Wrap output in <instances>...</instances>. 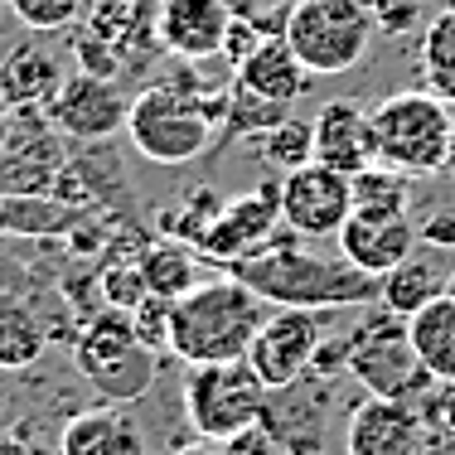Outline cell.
<instances>
[{
  "label": "cell",
  "instance_id": "1",
  "mask_svg": "<svg viewBox=\"0 0 455 455\" xmlns=\"http://www.w3.org/2000/svg\"><path fill=\"white\" fill-rule=\"evenodd\" d=\"M243 286H252L267 306L286 310H359V306H383V281L359 272L344 257H320L296 243L291 228H281L267 252L228 267Z\"/></svg>",
  "mask_w": 455,
  "mask_h": 455
},
{
  "label": "cell",
  "instance_id": "2",
  "mask_svg": "<svg viewBox=\"0 0 455 455\" xmlns=\"http://www.w3.org/2000/svg\"><path fill=\"white\" fill-rule=\"evenodd\" d=\"M267 315H272V306L237 276L223 272L213 281H199L170 310V354L184 368L247 359V344H252V334L262 330Z\"/></svg>",
  "mask_w": 455,
  "mask_h": 455
},
{
  "label": "cell",
  "instance_id": "3",
  "mask_svg": "<svg viewBox=\"0 0 455 455\" xmlns=\"http://www.w3.org/2000/svg\"><path fill=\"white\" fill-rule=\"evenodd\" d=\"M223 97H209L189 88V78L180 83H150L132 97V116H126V136H132L136 156H146L150 165H194L204 150L219 140L223 126Z\"/></svg>",
  "mask_w": 455,
  "mask_h": 455
},
{
  "label": "cell",
  "instance_id": "4",
  "mask_svg": "<svg viewBox=\"0 0 455 455\" xmlns=\"http://www.w3.org/2000/svg\"><path fill=\"white\" fill-rule=\"evenodd\" d=\"M373 116V150L378 165L403 170V175L421 180V175H441L455 156V122L451 107L436 92H393L378 107H368Z\"/></svg>",
  "mask_w": 455,
  "mask_h": 455
},
{
  "label": "cell",
  "instance_id": "5",
  "mask_svg": "<svg viewBox=\"0 0 455 455\" xmlns=\"http://www.w3.org/2000/svg\"><path fill=\"white\" fill-rule=\"evenodd\" d=\"M73 368L92 383V393L112 407H132L150 393L160 373V354L146 349L132 324V310H112L83 320L73 334Z\"/></svg>",
  "mask_w": 455,
  "mask_h": 455
},
{
  "label": "cell",
  "instance_id": "6",
  "mask_svg": "<svg viewBox=\"0 0 455 455\" xmlns=\"http://www.w3.org/2000/svg\"><path fill=\"white\" fill-rule=\"evenodd\" d=\"M373 15L363 0H296L286 5V25L281 39L291 44L310 78H339V73L359 68L373 49Z\"/></svg>",
  "mask_w": 455,
  "mask_h": 455
},
{
  "label": "cell",
  "instance_id": "7",
  "mask_svg": "<svg viewBox=\"0 0 455 455\" xmlns=\"http://www.w3.org/2000/svg\"><path fill=\"white\" fill-rule=\"evenodd\" d=\"M267 403H272V387L252 373L247 359L194 363L184 373V417L204 441H228L257 427L267 417Z\"/></svg>",
  "mask_w": 455,
  "mask_h": 455
},
{
  "label": "cell",
  "instance_id": "8",
  "mask_svg": "<svg viewBox=\"0 0 455 455\" xmlns=\"http://www.w3.org/2000/svg\"><path fill=\"white\" fill-rule=\"evenodd\" d=\"M349 373L368 397H403L417 403L421 393L436 387V378L421 368L417 349H411L407 320L378 306L363 324L349 330Z\"/></svg>",
  "mask_w": 455,
  "mask_h": 455
},
{
  "label": "cell",
  "instance_id": "9",
  "mask_svg": "<svg viewBox=\"0 0 455 455\" xmlns=\"http://www.w3.org/2000/svg\"><path fill=\"white\" fill-rule=\"evenodd\" d=\"M281 228H286V219H281V180L276 184H257V189H247V194L223 199L219 219L209 223V233L199 237L194 252H199L204 262H213V267L228 272V267L267 252V247L276 243Z\"/></svg>",
  "mask_w": 455,
  "mask_h": 455
},
{
  "label": "cell",
  "instance_id": "10",
  "mask_svg": "<svg viewBox=\"0 0 455 455\" xmlns=\"http://www.w3.org/2000/svg\"><path fill=\"white\" fill-rule=\"evenodd\" d=\"M324 315H330V310H286V306L276 310L272 306V315H267L262 330L252 334L247 363H252V373L262 378L272 393L300 383V378L310 373V363H315V354L324 344Z\"/></svg>",
  "mask_w": 455,
  "mask_h": 455
},
{
  "label": "cell",
  "instance_id": "11",
  "mask_svg": "<svg viewBox=\"0 0 455 455\" xmlns=\"http://www.w3.org/2000/svg\"><path fill=\"white\" fill-rule=\"evenodd\" d=\"M354 209V175H339L320 160L281 175V219L296 237H339Z\"/></svg>",
  "mask_w": 455,
  "mask_h": 455
},
{
  "label": "cell",
  "instance_id": "12",
  "mask_svg": "<svg viewBox=\"0 0 455 455\" xmlns=\"http://www.w3.org/2000/svg\"><path fill=\"white\" fill-rule=\"evenodd\" d=\"M44 116H49L53 132H63L73 140H107V136L126 132L132 97L116 88V78L73 73V78H63L53 88V97L44 102Z\"/></svg>",
  "mask_w": 455,
  "mask_h": 455
},
{
  "label": "cell",
  "instance_id": "13",
  "mask_svg": "<svg viewBox=\"0 0 455 455\" xmlns=\"http://www.w3.org/2000/svg\"><path fill=\"white\" fill-rule=\"evenodd\" d=\"M417 243H421V228L411 223V213L354 209L349 223L339 228V257L378 281L393 272V267H403L407 257H417Z\"/></svg>",
  "mask_w": 455,
  "mask_h": 455
},
{
  "label": "cell",
  "instance_id": "14",
  "mask_svg": "<svg viewBox=\"0 0 455 455\" xmlns=\"http://www.w3.org/2000/svg\"><path fill=\"white\" fill-rule=\"evenodd\" d=\"M427 417L403 397H363L344 421V455H421Z\"/></svg>",
  "mask_w": 455,
  "mask_h": 455
},
{
  "label": "cell",
  "instance_id": "15",
  "mask_svg": "<svg viewBox=\"0 0 455 455\" xmlns=\"http://www.w3.org/2000/svg\"><path fill=\"white\" fill-rule=\"evenodd\" d=\"M233 20L228 0H156V44L184 63L219 59Z\"/></svg>",
  "mask_w": 455,
  "mask_h": 455
},
{
  "label": "cell",
  "instance_id": "16",
  "mask_svg": "<svg viewBox=\"0 0 455 455\" xmlns=\"http://www.w3.org/2000/svg\"><path fill=\"white\" fill-rule=\"evenodd\" d=\"M310 122H315V160L320 165L339 170V175H359V170L378 165L368 107L349 102V97H334V102H324Z\"/></svg>",
  "mask_w": 455,
  "mask_h": 455
},
{
  "label": "cell",
  "instance_id": "17",
  "mask_svg": "<svg viewBox=\"0 0 455 455\" xmlns=\"http://www.w3.org/2000/svg\"><path fill=\"white\" fill-rule=\"evenodd\" d=\"M59 455H150L146 431L126 417V407H88L63 421Z\"/></svg>",
  "mask_w": 455,
  "mask_h": 455
},
{
  "label": "cell",
  "instance_id": "18",
  "mask_svg": "<svg viewBox=\"0 0 455 455\" xmlns=\"http://www.w3.org/2000/svg\"><path fill=\"white\" fill-rule=\"evenodd\" d=\"M233 83H237V88H247V92H257V97H267V102L296 107L300 97H306V88H310V73H306V63L291 53L286 39L267 35L262 44H257L233 68Z\"/></svg>",
  "mask_w": 455,
  "mask_h": 455
},
{
  "label": "cell",
  "instance_id": "19",
  "mask_svg": "<svg viewBox=\"0 0 455 455\" xmlns=\"http://www.w3.org/2000/svg\"><path fill=\"white\" fill-rule=\"evenodd\" d=\"M411 349H417L421 368H427L436 383H455V296H436L431 306H421L407 320Z\"/></svg>",
  "mask_w": 455,
  "mask_h": 455
},
{
  "label": "cell",
  "instance_id": "20",
  "mask_svg": "<svg viewBox=\"0 0 455 455\" xmlns=\"http://www.w3.org/2000/svg\"><path fill=\"white\" fill-rule=\"evenodd\" d=\"M49 349V324L35 315V306L10 291H0V373L39 363Z\"/></svg>",
  "mask_w": 455,
  "mask_h": 455
},
{
  "label": "cell",
  "instance_id": "21",
  "mask_svg": "<svg viewBox=\"0 0 455 455\" xmlns=\"http://www.w3.org/2000/svg\"><path fill=\"white\" fill-rule=\"evenodd\" d=\"M59 88V68L39 44H20L0 68V97L15 107H44Z\"/></svg>",
  "mask_w": 455,
  "mask_h": 455
},
{
  "label": "cell",
  "instance_id": "22",
  "mask_svg": "<svg viewBox=\"0 0 455 455\" xmlns=\"http://www.w3.org/2000/svg\"><path fill=\"white\" fill-rule=\"evenodd\" d=\"M446 272H441L436 262H427V257H407L403 267H393V272L383 276V310H393V315L411 320L421 306H431L436 296H446Z\"/></svg>",
  "mask_w": 455,
  "mask_h": 455
},
{
  "label": "cell",
  "instance_id": "23",
  "mask_svg": "<svg viewBox=\"0 0 455 455\" xmlns=\"http://www.w3.org/2000/svg\"><path fill=\"white\" fill-rule=\"evenodd\" d=\"M140 272H146V286L150 296H165V300H180L189 296L194 286H199V252H194L189 243H156L140 252Z\"/></svg>",
  "mask_w": 455,
  "mask_h": 455
},
{
  "label": "cell",
  "instance_id": "24",
  "mask_svg": "<svg viewBox=\"0 0 455 455\" xmlns=\"http://www.w3.org/2000/svg\"><path fill=\"white\" fill-rule=\"evenodd\" d=\"M291 116L286 102H267V97L247 92V88H228V107H223V132L228 136H267L272 126H281Z\"/></svg>",
  "mask_w": 455,
  "mask_h": 455
},
{
  "label": "cell",
  "instance_id": "25",
  "mask_svg": "<svg viewBox=\"0 0 455 455\" xmlns=\"http://www.w3.org/2000/svg\"><path fill=\"white\" fill-rule=\"evenodd\" d=\"M411 194H417V180L403 175V170L387 165H368L354 175V204L359 209H387V213H407Z\"/></svg>",
  "mask_w": 455,
  "mask_h": 455
},
{
  "label": "cell",
  "instance_id": "26",
  "mask_svg": "<svg viewBox=\"0 0 455 455\" xmlns=\"http://www.w3.org/2000/svg\"><path fill=\"white\" fill-rule=\"evenodd\" d=\"M262 156H267V165L281 170V175L310 165V160H315V122L286 116L281 126H272V132L262 136Z\"/></svg>",
  "mask_w": 455,
  "mask_h": 455
},
{
  "label": "cell",
  "instance_id": "27",
  "mask_svg": "<svg viewBox=\"0 0 455 455\" xmlns=\"http://www.w3.org/2000/svg\"><path fill=\"white\" fill-rule=\"evenodd\" d=\"M219 209H223V199L213 189H194L189 199H184V209H175V213H165V219H160V228H165L175 243L199 247V237L209 233V223L219 219Z\"/></svg>",
  "mask_w": 455,
  "mask_h": 455
},
{
  "label": "cell",
  "instance_id": "28",
  "mask_svg": "<svg viewBox=\"0 0 455 455\" xmlns=\"http://www.w3.org/2000/svg\"><path fill=\"white\" fill-rule=\"evenodd\" d=\"M59 204V199H53ZM49 199H5L0 204V219H5V233H53V228H68L73 213L53 209Z\"/></svg>",
  "mask_w": 455,
  "mask_h": 455
},
{
  "label": "cell",
  "instance_id": "29",
  "mask_svg": "<svg viewBox=\"0 0 455 455\" xmlns=\"http://www.w3.org/2000/svg\"><path fill=\"white\" fill-rule=\"evenodd\" d=\"M5 5H10V15H15L25 29H35V35H53V29H68L73 20L83 15L88 0H5Z\"/></svg>",
  "mask_w": 455,
  "mask_h": 455
},
{
  "label": "cell",
  "instance_id": "30",
  "mask_svg": "<svg viewBox=\"0 0 455 455\" xmlns=\"http://www.w3.org/2000/svg\"><path fill=\"white\" fill-rule=\"evenodd\" d=\"M73 59H78V73H92V78H122V68H126L122 49L107 35H97V29H83L73 39Z\"/></svg>",
  "mask_w": 455,
  "mask_h": 455
},
{
  "label": "cell",
  "instance_id": "31",
  "mask_svg": "<svg viewBox=\"0 0 455 455\" xmlns=\"http://www.w3.org/2000/svg\"><path fill=\"white\" fill-rule=\"evenodd\" d=\"M102 296H107V306H112V310H136L140 300L150 296L140 262H116V267H107V272H102Z\"/></svg>",
  "mask_w": 455,
  "mask_h": 455
},
{
  "label": "cell",
  "instance_id": "32",
  "mask_svg": "<svg viewBox=\"0 0 455 455\" xmlns=\"http://www.w3.org/2000/svg\"><path fill=\"white\" fill-rule=\"evenodd\" d=\"M421 68L427 73H451L455 68V10H441L421 35Z\"/></svg>",
  "mask_w": 455,
  "mask_h": 455
},
{
  "label": "cell",
  "instance_id": "33",
  "mask_svg": "<svg viewBox=\"0 0 455 455\" xmlns=\"http://www.w3.org/2000/svg\"><path fill=\"white\" fill-rule=\"evenodd\" d=\"M170 310H175V300H165V296H146L132 310V324H136V334H140L146 349L170 354Z\"/></svg>",
  "mask_w": 455,
  "mask_h": 455
},
{
  "label": "cell",
  "instance_id": "34",
  "mask_svg": "<svg viewBox=\"0 0 455 455\" xmlns=\"http://www.w3.org/2000/svg\"><path fill=\"white\" fill-rule=\"evenodd\" d=\"M383 35H411L421 25V0H363Z\"/></svg>",
  "mask_w": 455,
  "mask_h": 455
},
{
  "label": "cell",
  "instance_id": "35",
  "mask_svg": "<svg viewBox=\"0 0 455 455\" xmlns=\"http://www.w3.org/2000/svg\"><path fill=\"white\" fill-rule=\"evenodd\" d=\"M223 446H228V455H272V451H276V436L267 431V421H257V427L228 436Z\"/></svg>",
  "mask_w": 455,
  "mask_h": 455
},
{
  "label": "cell",
  "instance_id": "36",
  "mask_svg": "<svg viewBox=\"0 0 455 455\" xmlns=\"http://www.w3.org/2000/svg\"><path fill=\"white\" fill-rule=\"evenodd\" d=\"M170 455H228V446H223V441H189V446H180Z\"/></svg>",
  "mask_w": 455,
  "mask_h": 455
},
{
  "label": "cell",
  "instance_id": "37",
  "mask_svg": "<svg viewBox=\"0 0 455 455\" xmlns=\"http://www.w3.org/2000/svg\"><path fill=\"white\" fill-rule=\"evenodd\" d=\"M446 291H451V296H455V276H451V281H446Z\"/></svg>",
  "mask_w": 455,
  "mask_h": 455
},
{
  "label": "cell",
  "instance_id": "38",
  "mask_svg": "<svg viewBox=\"0 0 455 455\" xmlns=\"http://www.w3.org/2000/svg\"><path fill=\"white\" fill-rule=\"evenodd\" d=\"M0 233H5V219H0Z\"/></svg>",
  "mask_w": 455,
  "mask_h": 455
},
{
  "label": "cell",
  "instance_id": "39",
  "mask_svg": "<svg viewBox=\"0 0 455 455\" xmlns=\"http://www.w3.org/2000/svg\"><path fill=\"white\" fill-rule=\"evenodd\" d=\"M92 5H97V0H92Z\"/></svg>",
  "mask_w": 455,
  "mask_h": 455
}]
</instances>
